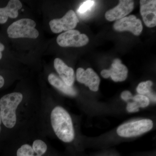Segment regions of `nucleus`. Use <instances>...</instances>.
Returning <instances> with one entry per match:
<instances>
[{
  "instance_id": "1",
  "label": "nucleus",
  "mask_w": 156,
  "mask_h": 156,
  "mask_svg": "<svg viewBox=\"0 0 156 156\" xmlns=\"http://www.w3.org/2000/svg\"><path fill=\"white\" fill-rule=\"evenodd\" d=\"M51 125L55 134L63 142H72L75 137L72 120L69 113L60 106L54 108L50 115Z\"/></svg>"
},
{
  "instance_id": "2",
  "label": "nucleus",
  "mask_w": 156,
  "mask_h": 156,
  "mask_svg": "<svg viewBox=\"0 0 156 156\" xmlns=\"http://www.w3.org/2000/svg\"><path fill=\"white\" fill-rule=\"evenodd\" d=\"M22 94L13 92L4 95L0 99V112L2 122L5 126L12 128L17 122L16 111L22 101Z\"/></svg>"
},
{
  "instance_id": "3",
  "label": "nucleus",
  "mask_w": 156,
  "mask_h": 156,
  "mask_svg": "<svg viewBox=\"0 0 156 156\" xmlns=\"http://www.w3.org/2000/svg\"><path fill=\"white\" fill-rule=\"evenodd\" d=\"M36 26V23L33 20L23 18L13 23L8 27L7 33L11 38L36 39L39 35Z\"/></svg>"
},
{
  "instance_id": "4",
  "label": "nucleus",
  "mask_w": 156,
  "mask_h": 156,
  "mask_svg": "<svg viewBox=\"0 0 156 156\" xmlns=\"http://www.w3.org/2000/svg\"><path fill=\"white\" fill-rule=\"evenodd\" d=\"M153 122L151 120L145 119L130 122L120 126L117 130V134L122 137L139 136L151 130Z\"/></svg>"
},
{
  "instance_id": "5",
  "label": "nucleus",
  "mask_w": 156,
  "mask_h": 156,
  "mask_svg": "<svg viewBox=\"0 0 156 156\" xmlns=\"http://www.w3.org/2000/svg\"><path fill=\"white\" fill-rule=\"evenodd\" d=\"M56 41L62 47H81L87 45L89 42L88 37L81 34L79 31L71 30L60 34Z\"/></svg>"
},
{
  "instance_id": "6",
  "label": "nucleus",
  "mask_w": 156,
  "mask_h": 156,
  "mask_svg": "<svg viewBox=\"0 0 156 156\" xmlns=\"http://www.w3.org/2000/svg\"><path fill=\"white\" fill-rule=\"evenodd\" d=\"M79 22L74 11L69 10L60 19L51 20L49 23L50 29L54 33H59L62 31H68L73 29Z\"/></svg>"
},
{
  "instance_id": "7",
  "label": "nucleus",
  "mask_w": 156,
  "mask_h": 156,
  "mask_svg": "<svg viewBox=\"0 0 156 156\" xmlns=\"http://www.w3.org/2000/svg\"><path fill=\"white\" fill-rule=\"evenodd\" d=\"M118 31H129L135 36L140 34L143 29L142 22L134 15H131L117 20L113 25Z\"/></svg>"
},
{
  "instance_id": "8",
  "label": "nucleus",
  "mask_w": 156,
  "mask_h": 156,
  "mask_svg": "<svg viewBox=\"0 0 156 156\" xmlns=\"http://www.w3.org/2000/svg\"><path fill=\"white\" fill-rule=\"evenodd\" d=\"M76 79L79 83L85 84L91 91H98L100 79L92 69L89 68L84 70L82 68H79L77 70Z\"/></svg>"
},
{
  "instance_id": "9",
  "label": "nucleus",
  "mask_w": 156,
  "mask_h": 156,
  "mask_svg": "<svg viewBox=\"0 0 156 156\" xmlns=\"http://www.w3.org/2000/svg\"><path fill=\"white\" fill-rule=\"evenodd\" d=\"M134 8V1L121 0L118 5L107 11L105 14V18L110 21L119 20L130 14Z\"/></svg>"
},
{
  "instance_id": "10",
  "label": "nucleus",
  "mask_w": 156,
  "mask_h": 156,
  "mask_svg": "<svg viewBox=\"0 0 156 156\" xmlns=\"http://www.w3.org/2000/svg\"><path fill=\"white\" fill-rule=\"evenodd\" d=\"M128 69L126 66L121 63L119 58H116L113 62L111 67L109 69H104L101 74L103 78L108 79L111 77L115 82H122L127 79Z\"/></svg>"
},
{
  "instance_id": "11",
  "label": "nucleus",
  "mask_w": 156,
  "mask_h": 156,
  "mask_svg": "<svg viewBox=\"0 0 156 156\" xmlns=\"http://www.w3.org/2000/svg\"><path fill=\"white\" fill-rule=\"evenodd\" d=\"M140 12L144 22L148 27L156 25V1L141 0L140 1Z\"/></svg>"
},
{
  "instance_id": "12",
  "label": "nucleus",
  "mask_w": 156,
  "mask_h": 156,
  "mask_svg": "<svg viewBox=\"0 0 156 156\" xmlns=\"http://www.w3.org/2000/svg\"><path fill=\"white\" fill-rule=\"evenodd\" d=\"M54 66L61 80L66 85L72 87L75 81L74 72L72 68L69 67L60 58H55Z\"/></svg>"
},
{
  "instance_id": "13",
  "label": "nucleus",
  "mask_w": 156,
  "mask_h": 156,
  "mask_svg": "<svg viewBox=\"0 0 156 156\" xmlns=\"http://www.w3.org/2000/svg\"><path fill=\"white\" fill-rule=\"evenodd\" d=\"M21 2L18 0H11L5 8H0V23H5L8 18H17L18 11L22 8Z\"/></svg>"
},
{
  "instance_id": "14",
  "label": "nucleus",
  "mask_w": 156,
  "mask_h": 156,
  "mask_svg": "<svg viewBox=\"0 0 156 156\" xmlns=\"http://www.w3.org/2000/svg\"><path fill=\"white\" fill-rule=\"evenodd\" d=\"M48 80L49 83L52 86L62 93L70 96H75L76 95L77 92L75 89H74L73 87L68 86L54 74H50L48 76Z\"/></svg>"
},
{
  "instance_id": "15",
  "label": "nucleus",
  "mask_w": 156,
  "mask_h": 156,
  "mask_svg": "<svg viewBox=\"0 0 156 156\" xmlns=\"http://www.w3.org/2000/svg\"><path fill=\"white\" fill-rule=\"evenodd\" d=\"M32 148L35 153L37 155L42 156L47 151V144L43 140H36L34 141L32 145Z\"/></svg>"
},
{
  "instance_id": "16",
  "label": "nucleus",
  "mask_w": 156,
  "mask_h": 156,
  "mask_svg": "<svg viewBox=\"0 0 156 156\" xmlns=\"http://www.w3.org/2000/svg\"><path fill=\"white\" fill-rule=\"evenodd\" d=\"M32 147L30 145L25 144L20 147L17 151V156H40L35 154Z\"/></svg>"
},
{
  "instance_id": "17",
  "label": "nucleus",
  "mask_w": 156,
  "mask_h": 156,
  "mask_svg": "<svg viewBox=\"0 0 156 156\" xmlns=\"http://www.w3.org/2000/svg\"><path fill=\"white\" fill-rule=\"evenodd\" d=\"M153 83L151 81L141 82L136 88V91L140 95H144L150 93L151 89Z\"/></svg>"
},
{
  "instance_id": "18",
  "label": "nucleus",
  "mask_w": 156,
  "mask_h": 156,
  "mask_svg": "<svg viewBox=\"0 0 156 156\" xmlns=\"http://www.w3.org/2000/svg\"><path fill=\"white\" fill-rule=\"evenodd\" d=\"M132 100L139 108L146 107L150 104L149 99L143 95H137L133 96Z\"/></svg>"
},
{
  "instance_id": "19",
  "label": "nucleus",
  "mask_w": 156,
  "mask_h": 156,
  "mask_svg": "<svg viewBox=\"0 0 156 156\" xmlns=\"http://www.w3.org/2000/svg\"><path fill=\"white\" fill-rule=\"evenodd\" d=\"M94 4H95V2L94 1H92V0L86 1L80 6L77 11L78 13L81 14H85L89 10H91L94 6Z\"/></svg>"
},
{
  "instance_id": "20",
  "label": "nucleus",
  "mask_w": 156,
  "mask_h": 156,
  "mask_svg": "<svg viewBox=\"0 0 156 156\" xmlns=\"http://www.w3.org/2000/svg\"><path fill=\"white\" fill-rule=\"evenodd\" d=\"M127 110L129 112H136L139 111V108L134 101L128 102L127 105Z\"/></svg>"
},
{
  "instance_id": "21",
  "label": "nucleus",
  "mask_w": 156,
  "mask_h": 156,
  "mask_svg": "<svg viewBox=\"0 0 156 156\" xmlns=\"http://www.w3.org/2000/svg\"><path fill=\"white\" fill-rule=\"evenodd\" d=\"M121 98L123 100L126 101L132 99L133 98V95L131 93V92L128 91H125L122 92L121 94Z\"/></svg>"
},
{
  "instance_id": "22",
  "label": "nucleus",
  "mask_w": 156,
  "mask_h": 156,
  "mask_svg": "<svg viewBox=\"0 0 156 156\" xmlns=\"http://www.w3.org/2000/svg\"><path fill=\"white\" fill-rule=\"evenodd\" d=\"M5 84V80L2 76L0 75V88H2Z\"/></svg>"
},
{
  "instance_id": "23",
  "label": "nucleus",
  "mask_w": 156,
  "mask_h": 156,
  "mask_svg": "<svg viewBox=\"0 0 156 156\" xmlns=\"http://www.w3.org/2000/svg\"><path fill=\"white\" fill-rule=\"evenodd\" d=\"M2 116H1V112H0V132H1V125L2 123Z\"/></svg>"
},
{
  "instance_id": "24",
  "label": "nucleus",
  "mask_w": 156,
  "mask_h": 156,
  "mask_svg": "<svg viewBox=\"0 0 156 156\" xmlns=\"http://www.w3.org/2000/svg\"><path fill=\"white\" fill-rule=\"evenodd\" d=\"M2 52L0 51V59H1L2 58Z\"/></svg>"
}]
</instances>
